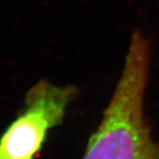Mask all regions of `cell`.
<instances>
[{
    "instance_id": "2",
    "label": "cell",
    "mask_w": 159,
    "mask_h": 159,
    "mask_svg": "<svg viewBox=\"0 0 159 159\" xmlns=\"http://www.w3.org/2000/svg\"><path fill=\"white\" fill-rule=\"evenodd\" d=\"M77 95L74 85H58L46 80L34 84L25 95L23 107L0 136V159H35L50 130L63 122Z\"/></svg>"
},
{
    "instance_id": "1",
    "label": "cell",
    "mask_w": 159,
    "mask_h": 159,
    "mask_svg": "<svg viewBox=\"0 0 159 159\" xmlns=\"http://www.w3.org/2000/svg\"><path fill=\"white\" fill-rule=\"evenodd\" d=\"M150 43L133 31L121 77L82 159H159V143L145 116Z\"/></svg>"
}]
</instances>
